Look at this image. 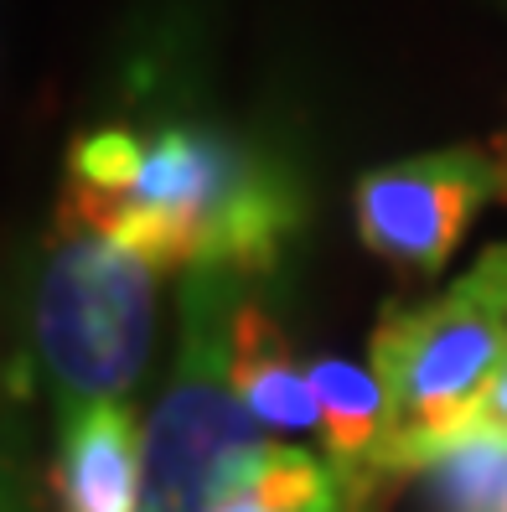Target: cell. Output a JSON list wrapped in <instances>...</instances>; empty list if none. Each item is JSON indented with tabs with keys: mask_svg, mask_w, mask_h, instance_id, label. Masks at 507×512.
<instances>
[{
	"mask_svg": "<svg viewBox=\"0 0 507 512\" xmlns=\"http://www.w3.org/2000/svg\"><path fill=\"white\" fill-rule=\"evenodd\" d=\"M233 394L259 430H316V394L306 368L290 357V337L264 300H249L233 316V357H228Z\"/></svg>",
	"mask_w": 507,
	"mask_h": 512,
	"instance_id": "8",
	"label": "cell"
},
{
	"mask_svg": "<svg viewBox=\"0 0 507 512\" xmlns=\"http://www.w3.org/2000/svg\"><path fill=\"white\" fill-rule=\"evenodd\" d=\"M316 414H321V456L337 471L347 512H368L378 487L394 481V430H389V404L373 378V368H357L347 357H316L306 368Z\"/></svg>",
	"mask_w": 507,
	"mask_h": 512,
	"instance_id": "6",
	"label": "cell"
},
{
	"mask_svg": "<svg viewBox=\"0 0 507 512\" xmlns=\"http://www.w3.org/2000/svg\"><path fill=\"white\" fill-rule=\"evenodd\" d=\"M244 492L264 512H347L337 471L301 445H270L244 476Z\"/></svg>",
	"mask_w": 507,
	"mask_h": 512,
	"instance_id": "10",
	"label": "cell"
},
{
	"mask_svg": "<svg viewBox=\"0 0 507 512\" xmlns=\"http://www.w3.org/2000/svg\"><path fill=\"white\" fill-rule=\"evenodd\" d=\"M420 476L430 512H507V435H461Z\"/></svg>",
	"mask_w": 507,
	"mask_h": 512,
	"instance_id": "9",
	"label": "cell"
},
{
	"mask_svg": "<svg viewBox=\"0 0 507 512\" xmlns=\"http://www.w3.org/2000/svg\"><path fill=\"white\" fill-rule=\"evenodd\" d=\"M0 512H37V497L26 487V471L16 461V450L0 440Z\"/></svg>",
	"mask_w": 507,
	"mask_h": 512,
	"instance_id": "11",
	"label": "cell"
},
{
	"mask_svg": "<svg viewBox=\"0 0 507 512\" xmlns=\"http://www.w3.org/2000/svg\"><path fill=\"white\" fill-rule=\"evenodd\" d=\"M213 512H264V507H259V502H254V497L244 492V487H238V492H228V497H223V502H218Z\"/></svg>",
	"mask_w": 507,
	"mask_h": 512,
	"instance_id": "13",
	"label": "cell"
},
{
	"mask_svg": "<svg viewBox=\"0 0 507 512\" xmlns=\"http://www.w3.org/2000/svg\"><path fill=\"white\" fill-rule=\"evenodd\" d=\"M492 197H507V156L451 145L357 176L352 218L368 254L404 275H435Z\"/></svg>",
	"mask_w": 507,
	"mask_h": 512,
	"instance_id": "5",
	"label": "cell"
},
{
	"mask_svg": "<svg viewBox=\"0 0 507 512\" xmlns=\"http://www.w3.org/2000/svg\"><path fill=\"white\" fill-rule=\"evenodd\" d=\"M63 213L161 275L233 269L259 280L285 259L306 207L280 161L228 130L99 125L68 150Z\"/></svg>",
	"mask_w": 507,
	"mask_h": 512,
	"instance_id": "1",
	"label": "cell"
},
{
	"mask_svg": "<svg viewBox=\"0 0 507 512\" xmlns=\"http://www.w3.org/2000/svg\"><path fill=\"white\" fill-rule=\"evenodd\" d=\"M502 6H507V0H502Z\"/></svg>",
	"mask_w": 507,
	"mask_h": 512,
	"instance_id": "14",
	"label": "cell"
},
{
	"mask_svg": "<svg viewBox=\"0 0 507 512\" xmlns=\"http://www.w3.org/2000/svg\"><path fill=\"white\" fill-rule=\"evenodd\" d=\"M57 512H140L145 435L125 404H88L57 419V456L47 471Z\"/></svg>",
	"mask_w": 507,
	"mask_h": 512,
	"instance_id": "7",
	"label": "cell"
},
{
	"mask_svg": "<svg viewBox=\"0 0 507 512\" xmlns=\"http://www.w3.org/2000/svg\"><path fill=\"white\" fill-rule=\"evenodd\" d=\"M368 368L389 404L394 476L451 450L507 373V244L420 306H383Z\"/></svg>",
	"mask_w": 507,
	"mask_h": 512,
	"instance_id": "2",
	"label": "cell"
},
{
	"mask_svg": "<svg viewBox=\"0 0 507 512\" xmlns=\"http://www.w3.org/2000/svg\"><path fill=\"white\" fill-rule=\"evenodd\" d=\"M156 285V264L125 254L57 207L32 306V342L57 419L88 404H125L145 378L156 342Z\"/></svg>",
	"mask_w": 507,
	"mask_h": 512,
	"instance_id": "4",
	"label": "cell"
},
{
	"mask_svg": "<svg viewBox=\"0 0 507 512\" xmlns=\"http://www.w3.org/2000/svg\"><path fill=\"white\" fill-rule=\"evenodd\" d=\"M466 435H507V373H502V383L492 388V399L482 404V414L471 419Z\"/></svg>",
	"mask_w": 507,
	"mask_h": 512,
	"instance_id": "12",
	"label": "cell"
},
{
	"mask_svg": "<svg viewBox=\"0 0 507 512\" xmlns=\"http://www.w3.org/2000/svg\"><path fill=\"white\" fill-rule=\"evenodd\" d=\"M254 280L233 269H192L182 285V347L145 419V507L140 512H213L244 487L270 450L228 378L233 316Z\"/></svg>",
	"mask_w": 507,
	"mask_h": 512,
	"instance_id": "3",
	"label": "cell"
}]
</instances>
